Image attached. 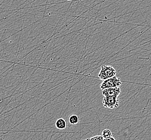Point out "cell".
Wrapping results in <instances>:
<instances>
[{
	"label": "cell",
	"mask_w": 151,
	"mask_h": 140,
	"mask_svg": "<svg viewBox=\"0 0 151 140\" xmlns=\"http://www.w3.org/2000/svg\"><path fill=\"white\" fill-rule=\"evenodd\" d=\"M115 140V139L114 138V137H112V136H111V137H109V138H108V139H106V140Z\"/></svg>",
	"instance_id": "obj_9"
},
{
	"label": "cell",
	"mask_w": 151,
	"mask_h": 140,
	"mask_svg": "<svg viewBox=\"0 0 151 140\" xmlns=\"http://www.w3.org/2000/svg\"><path fill=\"white\" fill-rule=\"evenodd\" d=\"M55 127L58 129H64L66 128V121L63 118H59L55 122Z\"/></svg>",
	"instance_id": "obj_5"
},
{
	"label": "cell",
	"mask_w": 151,
	"mask_h": 140,
	"mask_svg": "<svg viewBox=\"0 0 151 140\" xmlns=\"http://www.w3.org/2000/svg\"><path fill=\"white\" fill-rule=\"evenodd\" d=\"M102 91V95L104 97L109 95H116L119 96L121 94V89L120 87L114 88H109L104 89Z\"/></svg>",
	"instance_id": "obj_4"
},
{
	"label": "cell",
	"mask_w": 151,
	"mask_h": 140,
	"mask_svg": "<svg viewBox=\"0 0 151 140\" xmlns=\"http://www.w3.org/2000/svg\"><path fill=\"white\" fill-rule=\"evenodd\" d=\"M117 74V71L114 67L110 65H104L101 66L100 73L98 76L102 81L115 76Z\"/></svg>",
	"instance_id": "obj_1"
},
{
	"label": "cell",
	"mask_w": 151,
	"mask_h": 140,
	"mask_svg": "<svg viewBox=\"0 0 151 140\" xmlns=\"http://www.w3.org/2000/svg\"><path fill=\"white\" fill-rule=\"evenodd\" d=\"M118 97L116 95H109L104 97L102 101L103 107L109 109L117 108L119 102Z\"/></svg>",
	"instance_id": "obj_3"
},
{
	"label": "cell",
	"mask_w": 151,
	"mask_h": 140,
	"mask_svg": "<svg viewBox=\"0 0 151 140\" xmlns=\"http://www.w3.org/2000/svg\"><path fill=\"white\" fill-rule=\"evenodd\" d=\"M68 121L71 125H76L79 123V117L76 114H72L68 118Z\"/></svg>",
	"instance_id": "obj_6"
},
{
	"label": "cell",
	"mask_w": 151,
	"mask_h": 140,
	"mask_svg": "<svg viewBox=\"0 0 151 140\" xmlns=\"http://www.w3.org/2000/svg\"><path fill=\"white\" fill-rule=\"evenodd\" d=\"M122 84L121 79L115 76L109 79L103 80L100 85V88L101 90L109 88H114L117 87H120Z\"/></svg>",
	"instance_id": "obj_2"
},
{
	"label": "cell",
	"mask_w": 151,
	"mask_h": 140,
	"mask_svg": "<svg viewBox=\"0 0 151 140\" xmlns=\"http://www.w3.org/2000/svg\"><path fill=\"white\" fill-rule=\"evenodd\" d=\"M101 135L103 136V138H104V140H106V139H108L109 137H111V131L110 130L108 129H106L103 130Z\"/></svg>",
	"instance_id": "obj_7"
},
{
	"label": "cell",
	"mask_w": 151,
	"mask_h": 140,
	"mask_svg": "<svg viewBox=\"0 0 151 140\" xmlns=\"http://www.w3.org/2000/svg\"><path fill=\"white\" fill-rule=\"evenodd\" d=\"M87 140H104V138H103V136H102V135H96V136H93V137H91V138H89V139H87Z\"/></svg>",
	"instance_id": "obj_8"
}]
</instances>
